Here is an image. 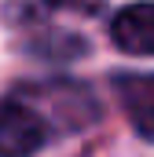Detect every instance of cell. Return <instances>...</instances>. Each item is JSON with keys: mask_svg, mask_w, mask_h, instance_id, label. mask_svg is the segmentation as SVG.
<instances>
[{"mask_svg": "<svg viewBox=\"0 0 154 157\" xmlns=\"http://www.w3.org/2000/svg\"><path fill=\"white\" fill-rule=\"evenodd\" d=\"M48 143V124L22 99L0 102V157H33Z\"/></svg>", "mask_w": 154, "mask_h": 157, "instance_id": "cell-1", "label": "cell"}, {"mask_svg": "<svg viewBox=\"0 0 154 157\" xmlns=\"http://www.w3.org/2000/svg\"><path fill=\"white\" fill-rule=\"evenodd\" d=\"M110 40L125 55H154V4H128L110 22Z\"/></svg>", "mask_w": 154, "mask_h": 157, "instance_id": "cell-2", "label": "cell"}, {"mask_svg": "<svg viewBox=\"0 0 154 157\" xmlns=\"http://www.w3.org/2000/svg\"><path fill=\"white\" fill-rule=\"evenodd\" d=\"M117 102L121 110L128 113L132 128L143 135V139H154V77H117Z\"/></svg>", "mask_w": 154, "mask_h": 157, "instance_id": "cell-3", "label": "cell"}]
</instances>
